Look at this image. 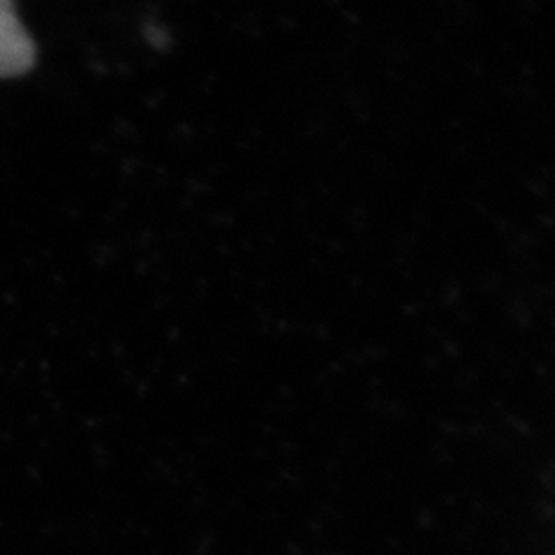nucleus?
Here are the masks:
<instances>
[{"instance_id":"obj_1","label":"nucleus","mask_w":555,"mask_h":555,"mask_svg":"<svg viewBox=\"0 0 555 555\" xmlns=\"http://www.w3.org/2000/svg\"><path fill=\"white\" fill-rule=\"evenodd\" d=\"M35 65V44L14 12V0H0V77H20Z\"/></svg>"}]
</instances>
